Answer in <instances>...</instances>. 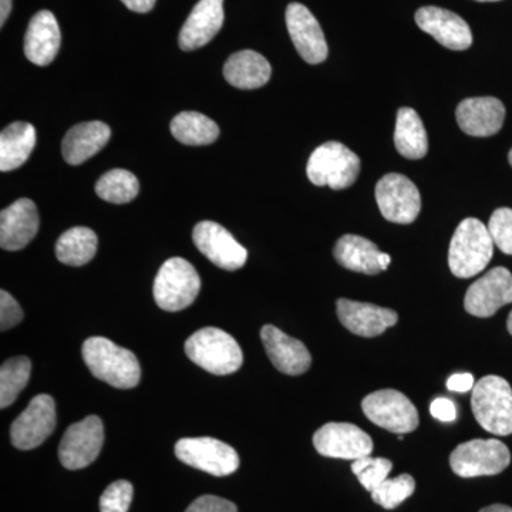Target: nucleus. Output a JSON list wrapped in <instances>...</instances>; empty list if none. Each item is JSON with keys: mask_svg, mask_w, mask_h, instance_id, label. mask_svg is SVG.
Masks as SVG:
<instances>
[{"mask_svg": "<svg viewBox=\"0 0 512 512\" xmlns=\"http://www.w3.org/2000/svg\"><path fill=\"white\" fill-rule=\"evenodd\" d=\"M83 359L92 375L117 389H133L141 379L140 363L130 350L106 338L83 343Z\"/></svg>", "mask_w": 512, "mask_h": 512, "instance_id": "f257e3e1", "label": "nucleus"}, {"mask_svg": "<svg viewBox=\"0 0 512 512\" xmlns=\"http://www.w3.org/2000/svg\"><path fill=\"white\" fill-rule=\"evenodd\" d=\"M493 254L494 241L488 227L477 218H466L451 238L448 266L457 278H473L487 268Z\"/></svg>", "mask_w": 512, "mask_h": 512, "instance_id": "f03ea898", "label": "nucleus"}, {"mask_svg": "<svg viewBox=\"0 0 512 512\" xmlns=\"http://www.w3.org/2000/svg\"><path fill=\"white\" fill-rule=\"evenodd\" d=\"M185 353L195 365L217 376L237 372L244 362L237 340L217 328L197 330L185 342Z\"/></svg>", "mask_w": 512, "mask_h": 512, "instance_id": "7ed1b4c3", "label": "nucleus"}, {"mask_svg": "<svg viewBox=\"0 0 512 512\" xmlns=\"http://www.w3.org/2000/svg\"><path fill=\"white\" fill-rule=\"evenodd\" d=\"M471 407L478 424L488 433L512 434V387L503 377L491 375L478 380Z\"/></svg>", "mask_w": 512, "mask_h": 512, "instance_id": "20e7f679", "label": "nucleus"}, {"mask_svg": "<svg viewBox=\"0 0 512 512\" xmlns=\"http://www.w3.org/2000/svg\"><path fill=\"white\" fill-rule=\"evenodd\" d=\"M360 158L338 141H329L316 148L306 165L309 181L332 190L352 187L360 174Z\"/></svg>", "mask_w": 512, "mask_h": 512, "instance_id": "39448f33", "label": "nucleus"}, {"mask_svg": "<svg viewBox=\"0 0 512 512\" xmlns=\"http://www.w3.org/2000/svg\"><path fill=\"white\" fill-rule=\"evenodd\" d=\"M201 279L194 266L183 258L165 261L154 281V299L163 311L178 312L197 299Z\"/></svg>", "mask_w": 512, "mask_h": 512, "instance_id": "423d86ee", "label": "nucleus"}, {"mask_svg": "<svg viewBox=\"0 0 512 512\" xmlns=\"http://www.w3.org/2000/svg\"><path fill=\"white\" fill-rule=\"evenodd\" d=\"M511 453L500 440H471L451 453L450 466L457 476L474 478L497 476L510 466Z\"/></svg>", "mask_w": 512, "mask_h": 512, "instance_id": "0eeeda50", "label": "nucleus"}, {"mask_svg": "<svg viewBox=\"0 0 512 512\" xmlns=\"http://www.w3.org/2000/svg\"><path fill=\"white\" fill-rule=\"evenodd\" d=\"M363 413L376 426L390 433H412L419 427V413L409 397L397 390H379L366 396Z\"/></svg>", "mask_w": 512, "mask_h": 512, "instance_id": "6e6552de", "label": "nucleus"}, {"mask_svg": "<svg viewBox=\"0 0 512 512\" xmlns=\"http://www.w3.org/2000/svg\"><path fill=\"white\" fill-rule=\"evenodd\" d=\"M175 456L184 464L215 477H227L239 467L237 451L212 437L181 439L175 444Z\"/></svg>", "mask_w": 512, "mask_h": 512, "instance_id": "1a4fd4ad", "label": "nucleus"}, {"mask_svg": "<svg viewBox=\"0 0 512 512\" xmlns=\"http://www.w3.org/2000/svg\"><path fill=\"white\" fill-rule=\"evenodd\" d=\"M376 201L387 221L412 224L421 210L420 192L406 175L387 174L376 185Z\"/></svg>", "mask_w": 512, "mask_h": 512, "instance_id": "9d476101", "label": "nucleus"}, {"mask_svg": "<svg viewBox=\"0 0 512 512\" xmlns=\"http://www.w3.org/2000/svg\"><path fill=\"white\" fill-rule=\"evenodd\" d=\"M103 443V421L97 416L86 417L64 433L59 447L60 463L67 470H82L99 457Z\"/></svg>", "mask_w": 512, "mask_h": 512, "instance_id": "9b49d317", "label": "nucleus"}, {"mask_svg": "<svg viewBox=\"0 0 512 512\" xmlns=\"http://www.w3.org/2000/svg\"><path fill=\"white\" fill-rule=\"evenodd\" d=\"M192 241L202 255L225 271H238L247 264V249L217 222L202 221L195 225Z\"/></svg>", "mask_w": 512, "mask_h": 512, "instance_id": "f8f14e48", "label": "nucleus"}, {"mask_svg": "<svg viewBox=\"0 0 512 512\" xmlns=\"http://www.w3.org/2000/svg\"><path fill=\"white\" fill-rule=\"evenodd\" d=\"M56 427V406L49 394L33 397L25 412L13 421L10 440L19 450H33L45 443Z\"/></svg>", "mask_w": 512, "mask_h": 512, "instance_id": "ddd939ff", "label": "nucleus"}, {"mask_svg": "<svg viewBox=\"0 0 512 512\" xmlns=\"http://www.w3.org/2000/svg\"><path fill=\"white\" fill-rule=\"evenodd\" d=\"M313 446L323 457L359 460L373 453L369 434L350 423H328L313 436Z\"/></svg>", "mask_w": 512, "mask_h": 512, "instance_id": "4468645a", "label": "nucleus"}, {"mask_svg": "<svg viewBox=\"0 0 512 512\" xmlns=\"http://www.w3.org/2000/svg\"><path fill=\"white\" fill-rule=\"evenodd\" d=\"M511 302L512 274L507 268L498 266L468 288L464 308L477 318H490Z\"/></svg>", "mask_w": 512, "mask_h": 512, "instance_id": "2eb2a0df", "label": "nucleus"}, {"mask_svg": "<svg viewBox=\"0 0 512 512\" xmlns=\"http://www.w3.org/2000/svg\"><path fill=\"white\" fill-rule=\"evenodd\" d=\"M286 26L299 56L309 64L328 59L329 49L323 30L311 10L302 3H291L286 9Z\"/></svg>", "mask_w": 512, "mask_h": 512, "instance_id": "dca6fc26", "label": "nucleus"}, {"mask_svg": "<svg viewBox=\"0 0 512 512\" xmlns=\"http://www.w3.org/2000/svg\"><path fill=\"white\" fill-rule=\"evenodd\" d=\"M417 26L450 50H467L473 45V33L466 20L451 10L424 6L416 12Z\"/></svg>", "mask_w": 512, "mask_h": 512, "instance_id": "f3484780", "label": "nucleus"}, {"mask_svg": "<svg viewBox=\"0 0 512 512\" xmlns=\"http://www.w3.org/2000/svg\"><path fill=\"white\" fill-rule=\"evenodd\" d=\"M340 323L349 332L362 338H376L383 335L387 329L396 325L399 316L392 309L372 305V303L339 299L336 303Z\"/></svg>", "mask_w": 512, "mask_h": 512, "instance_id": "a211bd4d", "label": "nucleus"}, {"mask_svg": "<svg viewBox=\"0 0 512 512\" xmlns=\"http://www.w3.org/2000/svg\"><path fill=\"white\" fill-rule=\"evenodd\" d=\"M40 218L35 202L20 198L0 214V247L20 251L28 247L39 231Z\"/></svg>", "mask_w": 512, "mask_h": 512, "instance_id": "6ab92c4d", "label": "nucleus"}, {"mask_svg": "<svg viewBox=\"0 0 512 512\" xmlns=\"http://www.w3.org/2000/svg\"><path fill=\"white\" fill-rule=\"evenodd\" d=\"M266 355L279 372L288 376H299L308 372L312 365V356L301 340L285 335L282 330L272 325H265L261 330Z\"/></svg>", "mask_w": 512, "mask_h": 512, "instance_id": "aec40b11", "label": "nucleus"}, {"mask_svg": "<svg viewBox=\"0 0 512 512\" xmlns=\"http://www.w3.org/2000/svg\"><path fill=\"white\" fill-rule=\"evenodd\" d=\"M224 18V0H200L185 20L178 45L184 52L208 45L220 32Z\"/></svg>", "mask_w": 512, "mask_h": 512, "instance_id": "412c9836", "label": "nucleus"}, {"mask_svg": "<svg viewBox=\"0 0 512 512\" xmlns=\"http://www.w3.org/2000/svg\"><path fill=\"white\" fill-rule=\"evenodd\" d=\"M456 117L468 136L491 137L503 128L505 107L495 97H474L458 104Z\"/></svg>", "mask_w": 512, "mask_h": 512, "instance_id": "4be33fe9", "label": "nucleus"}, {"mask_svg": "<svg viewBox=\"0 0 512 512\" xmlns=\"http://www.w3.org/2000/svg\"><path fill=\"white\" fill-rule=\"evenodd\" d=\"M62 43L59 23L49 10H40L28 26L25 36V55L36 66H49L56 59Z\"/></svg>", "mask_w": 512, "mask_h": 512, "instance_id": "5701e85b", "label": "nucleus"}, {"mask_svg": "<svg viewBox=\"0 0 512 512\" xmlns=\"http://www.w3.org/2000/svg\"><path fill=\"white\" fill-rule=\"evenodd\" d=\"M110 137V127L103 121L76 124L63 138V158L72 165L83 164L103 150Z\"/></svg>", "mask_w": 512, "mask_h": 512, "instance_id": "b1692460", "label": "nucleus"}, {"mask_svg": "<svg viewBox=\"0 0 512 512\" xmlns=\"http://www.w3.org/2000/svg\"><path fill=\"white\" fill-rule=\"evenodd\" d=\"M271 74V64L254 50L234 53L224 66L227 82L241 90H255L265 86Z\"/></svg>", "mask_w": 512, "mask_h": 512, "instance_id": "393cba45", "label": "nucleus"}, {"mask_svg": "<svg viewBox=\"0 0 512 512\" xmlns=\"http://www.w3.org/2000/svg\"><path fill=\"white\" fill-rule=\"evenodd\" d=\"M383 252L369 239L359 235H343L336 242L333 255L343 268L359 274L377 275L383 272L380 256Z\"/></svg>", "mask_w": 512, "mask_h": 512, "instance_id": "a878e982", "label": "nucleus"}, {"mask_svg": "<svg viewBox=\"0 0 512 512\" xmlns=\"http://www.w3.org/2000/svg\"><path fill=\"white\" fill-rule=\"evenodd\" d=\"M36 146V130L32 124H10L0 134V171L18 170L28 161L33 148Z\"/></svg>", "mask_w": 512, "mask_h": 512, "instance_id": "bb28decb", "label": "nucleus"}, {"mask_svg": "<svg viewBox=\"0 0 512 512\" xmlns=\"http://www.w3.org/2000/svg\"><path fill=\"white\" fill-rule=\"evenodd\" d=\"M394 144L400 156L409 160H421L429 151V138L419 114L410 107L397 111Z\"/></svg>", "mask_w": 512, "mask_h": 512, "instance_id": "cd10ccee", "label": "nucleus"}, {"mask_svg": "<svg viewBox=\"0 0 512 512\" xmlns=\"http://www.w3.org/2000/svg\"><path fill=\"white\" fill-rule=\"evenodd\" d=\"M175 140L185 146H208L220 136V127L214 120L197 111H183L170 124Z\"/></svg>", "mask_w": 512, "mask_h": 512, "instance_id": "c85d7f7f", "label": "nucleus"}, {"mask_svg": "<svg viewBox=\"0 0 512 512\" xmlns=\"http://www.w3.org/2000/svg\"><path fill=\"white\" fill-rule=\"evenodd\" d=\"M99 239L93 229L74 227L67 229L56 244V256L69 266L89 264L96 255Z\"/></svg>", "mask_w": 512, "mask_h": 512, "instance_id": "c756f323", "label": "nucleus"}, {"mask_svg": "<svg viewBox=\"0 0 512 512\" xmlns=\"http://www.w3.org/2000/svg\"><path fill=\"white\" fill-rule=\"evenodd\" d=\"M140 184L136 175L127 170H111L101 175L96 184L97 195L111 204H127L137 197Z\"/></svg>", "mask_w": 512, "mask_h": 512, "instance_id": "7c9ffc66", "label": "nucleus"}, {"mask_svg": "<svg viewBox=\"0 0 512 512\" xmlns=\"http://www.w3.org/2000/svg\"><path fill=\"white\" fill-rule=\"evenodd\" d=\"M32 363L28 357H13L3 363L0 369V407L6 409L15 403L20 392L25 389L30 379Z\"/></svg>", "mask_w": 512, "mask_h": 512, "instance_id": "2f4dec72", "label": "nucleus"}, {"mask_svg": "<svg viewBox=\"0 0 512 512\" xmlns=\"http://www.w3.org/2000/svg\"><path fill=\"white\" fill-rule=\"evenodd\" d=\"M416 490V481L410 474H402L396 478H387L375 491H372V498L376 504L382 505L386 510H394L404 503L407 498L412 497Z\"/></svg>", "mask_w": 512, "mask_h": 512, "instance_id": "473e14b6", "label": "nucleus"}, {"mask_svg": "<svg viewBox=\"0 0 512 512\" xmlns=\"http://www.w3.org/2000/svg\"><path fill=\"white\" fill-rule=\"evenodd\" d=\"M393 463L387 458L363 457L353 461L352 471L369 493L375 491L383 481L387 480Z\"/></svg>", "mask_w": 512, "mask_h": 512, "instance_id": "72a5a7b5", "label": "nucleus"}, {"mask_svg": "<svg viewBox=\"0 0 512 512\" xmlns=\"http://www.w3.org/2000/svg\"><path fill=\"white\" fill-rule=\"evenodd\" d=\"M134 488L126 480L114 481L100 497L101 512H127L133 501Z\"/></svg>", "mask_w": 512, "mask_h": 512, "instance_id": "f704fd0d", "label": "nucleus"}, {"mask_svg": "<svg viewBox=\"0 0 512 512\" xmlns=\"http://www.w3.org/2000/svg\"><path fill=\"white\" fill-rule=\"evenodd\" d=\"M488 231L493 238L494 245L504 254L512 255V210L511 208H498L491 215L488 222Z\"/></svg>", "mask_w": 512, "mask_h": 512, "instance_id": "c9c22d12", "label": "nucleus"}, {"mask_svg": "<svg viewBox=\"0 0 512 512\" xmlns=\"http://www.w3.org/2000/svg\"><path fill=\"white\" fill-rule=\"evenodd\" d=\"M23 319V312L19 303L13 299L9 292H0V329L3 332L15 328Z\"/></svg>", "mask_w": 512, "mask_h": 512, "instance_id": "e433bc0d", "label": "nucleus"}, {"mask_svg": "<svg viewBox=\"0 0 512 512\" xmlns=\"http://www.w3.org/2000/svg\"><path fill=\"white\" fill-rule=\"evenodd\" d=\"M185 512H238L237 505L215 495H202Z\"/></svg>", "mask_w": 512, "mask_h": 512, "instance_id": "4c0bfd02", "label": "nucleus"}, {"mask_svg": "<svg viewBox=\"0 0 512 512\" xmlns=\"http://www.w3.org/2000/svg\"><path fill=\"white\" fill-rule=\"evenodd\" d=\"M430 413L434 419L444 421V423H451L457 419L456 404L451 402L447 397H439L433 400L430 404Z\"/></svg>", "mask_w": 512, "mask_h": 512, "instance_id": "58836bf2", "label": "nucleus"}, {"mask_svg": "<svg viewBox=\"0 0 512 512\" xmlns=\"http://www.w3.org/2000/svg\"><path fill=\"white\" fill-rule=\"evenodd\" d=\"M474 376L471 373H458L447 380V389L451 392L466 393L474 389Z\"/></svg>", "mask_w": 512, "mask_h": 512, "instance_id": "ea45409f", "label": "nucleus"}, {"mask_svg": "<svg viewBox=\"0 0 512 512\" xmlns=\"http://www.w3.org/2000/svg\"><path fill=\"white\" fill-rule=\"evenodd\" d=\"M127 9L137 13H148L156 6L157 0H121Z\"/></svg>", "mask_w": 512, "mask_h": 512, "instance_id": "a19ab883", "label": "nucleus"}, {"mask_svg": "<svg viewBox=\"0 0 512 512\" xmlns=\"http://www.w3.org/2000/svg\"><path fill=\"white\" fill-rule=\"evenodd\" d=\"M12 10V0H0V26L5 25Z\"/></svg>", "mask_w": 512, "mask_h": 512, "instance_id": "79ce46f5", "label": "nucleus"}, {"mask_svg": "<svg viewBox=\"0 0 512 512\" xmlns=\"http://www.w3.org/2000/svg\"><path fill=\"white\" fill-rule=\"evenodd\" d=\"M480 512H512V508L503 504H494L490 505V507L483 508Z\"/></svg>", "mask_w": 512, "mask_h": 512, "instance_id": "37998d69", "label": "nucleus"}, {"mask_svg": "<svg viewBox=\"0 0 512 512\" xmlns=\"http://www.w3.org/2000/svg\"><path fill=\"white\" fill-rule=\"evenodd\" d=\"M390 262H392V258H390L389 254H382L380 256V265H382L383 271H386L387 268H389Z\"/></svg>", "mask_w": 512, "mask_h": 512, "instance_id": "c03bdc74", "label": "nucleus"}, {"mask_svg": "<svg viewBox=\"0 0 512 512\" xmlns=\"http://www.w3.org/2000/svg\"><path fill=\"white\" fill-rule=\"evenodd\" d=\"M507 328H508V332H510L512 335V311L510 313V316H508Z\"/></svg>", "mask_w": 512, "mask_h": 512, "instance_id": "a18cd8bd", "label": "nucleus"}, {"mask_svg": "<svg viewBox=\"0 0 512 512\" xmlns=\"http://www.w3.org/2000/svg\"><path fill=\"white\" fill-rule=\"evenodd\" d=\"M476 2H498V0H476Z\"/></svg>", "mask_w": 512, "mask_h": 512, "instance_id": "49530a36", "label": "nucleus"}, {"mask_svg": "<svg viewBox=\"0 0 512 512\" xmlns=\"http://www.w3.org/2000/svg\"><path fill=\"white\" fill-rule=\"evenodd\" d=\"M508 161H510L512 167V150L510 151V154H508Z\"/></svg>", "mask_w": 512, "mask_h": 512, "instance_id": "de8ad7c7", "label": "nucleus"}]
</instances>
